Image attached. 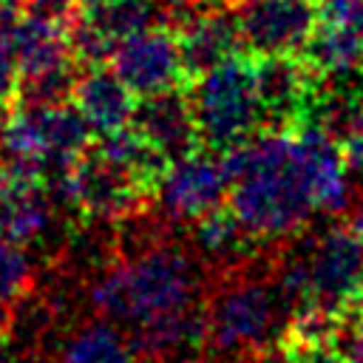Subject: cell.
Here are the masks:
<instances>
[{
	"label": "cell",
	"mask_w": 363,
	"mask_h": 363,
	"mask_svg": "<svg viewBox=\"0 0 363 363\" xmlns=\"http://www.w3.org/2000/svg\"><path fill=\"white\" fill-rule=\"evenodd\" d=\"M230 167L227 207L255 241H284L318 213L303 142L295 128L258 130L224 150Z\"/></svg>",
	"instance_id": "cell-1"
},
{
	"label": "cell",
	"mask_w": 363,
	"mask_h": 363,
	"mask_svg": "<svg viewBox=\"0 0 363 363\" xmlns=\"http://www.w3.org/2000/svg\"><path fill=\"white\" fill-rule=\"evenodd\" d=\"M199 289V267L184 250L150 244L105 269L91 286V303L105 320L130 332L156 318L196 306Z\"/></svg>",
	"instance_id": "cell-2"
},
{
	"label": "cell",
	"mask_w": 363,
	"mask_h": 363,
	"mask_svg": "<svg viewBox=\"0 0 363 363\" xmlns=\"http://www.w3.org/2000/svg\"><path fill=\"white\" fill-rule=\"evenodd\" d=\"M275 284L289 312L301 303L349 312L363 303V238L352 224H329L284 258Z\"/></svg>",
	"instance_id": "cell-3"
},
{
	"label": "cell",
	"mask_w": 363,
	"mask_h": 363,
	"mask_svg": "<svg viewBox=\"0 0 363 363\" xmlns=\"http://www.w3.org/2000/svg\"><path fill=\"white\" fill-rule=\"evenodd\" d=\"M91 128L74 102H26L6 116L0 133V170L26 173L54 184L88 150Z\"/></svg>",
	"instance_id": "cell-4"
},
{
	"label": "cell",
	"mask_w": 363,
	"mask_h": 363,
	"mask_svg": "<svg viewBox=\"0 0 363 363\" xmlns=\"http://www.w3.org/2000/svg\"><path fill=\"white\" fill-rule=\"evenodd\" d=\"M207 343L224 357H258L272 349L286 326L289 306L278 284L235 278L207 303Z\"/></svg>",
	"instance_id": "cell-5"
},
{
	"label": "cell",
	"mask_w": 363,
	"mask_h": 363,
	"mask_svg": "<svg viewBox=\"0 0 363 363\" xmlns=\"http://www.w3.org/2000/svg\"><path fill=\"white\" fill-rule=\"evenodd\" d=\"M201 147L230 150L264 130V111L255 88V62L241 54L193 77L187 91Z\"/></svg>",
	"instance_id": "cell-6"
},
{
	"label": "cell",
	"mask_w": 363,
	"mask_h": 363,
	"mask_svg": "<svg viewBox=\"0 0 363 363\" xmlns=\"http://www.w3.org/2000/svg\"><path fill=\"white\" fill-rule=\"evenodd\" d=\"M9 31L26 102H65L77 82L71 68L77 57L65 23L37 17L23 9Z\"/></svg>",
	"instance_id": "cell-7"
},
{
	"label": "cell",
	"mask_w": 363,
	"mask_h": 363,
	"mask_svg": "<svg viewBox=\"0 0 363 363\" xmlns=\"http://www.w3.org/2000/svg\"><path fill=\"white\" fill-rule=\"evenodd\" d=\"M51 190L57 204L77 210L88 221H125L136 216L142 199L150 196L128 173L108 164L94 150H88L62 179H57Z\"/></svg>",
	"instance_id": "cell-8"
},
{
	"label": "cell",
	"mask_w": 363,
	"mask_h": 363,
	"mask_svg": "<svg viewBox=\"0 0 363 363\" xmlns=\"http://www.w3.org/2000/svg\"><path fill=\"white\" fill-rule=\"evenodd\" d=\"M230 167L224 153L196 147L167 164L156 184L159 207L173 221H199L230 199Z\"/></svg>",
	"instance_id": "cell-9"
},
{
	"label": "cell",
	"mask_w": 363,
	"mask_h": 363,
	"mask_svg": "<svg viewBox=\"0 0 363 363\" xmlns=\"http://www.w3.org/2000/svg\"><path fill=\"white\" fill-rule=\"evenodd\" d=\"M233 17L250 54L298 57L318 26V6L312 0H235Z\"/></svg>",
	"instance_id": "cell-10"
},
{
	"label": "cell",
	"mask_w": 363,
	"mask_h": 363,
	"mask_svg": "<svg viewBox=\"0 0 363 363\" xmlns=\"http://www.w3.org/2000/svg\"><path fill=\"white\" fill-rule=\"evenodd\" d=\"M108 62L139 99L173 91L187 77L179 51V37L156 26L119 40Z\"/></svg>",
	"instance_id": "cell-11"
},
{
	"label": "cell",
	"mask_w": 363,
	"mask_h": 363,
	"mask_svg": "<svg viewBox=\"0 0 363 363\" xmlns=\"http://www.w3.org/2000/svg\"><path fill=\"white\" fill-rule=\"evenodd\" d=\"M320 77L298 57H258L255 88L264 111V128L286 130L306 119Z\"/></svg>",
	"instance_id": "cell-12"
},
{
	"label": "cell",
	"mask_w": 363,
	"mask_h": 363,
	"mask_svg": "<svg viewBox=\"0 0 363 363\" xmlns=\"http://www.w3.org/2000/svg\"><path fill=\"white\" fill-rule=\"evenodd\" d=\"M54 190L45 179L0 170V238L11 244L40 241L54 221Z\"/></svg>",
	"instance_id": "cell-13"
},
{
	"label": "cell",
	"mask_w": 363,
	"mask_h": 363,
	"mask_svg": "<svg viewBox=\"0 0 363 363\" xmlns=\"http://www.w3.org/2000/svg\"><path fill=\"white\" fill-rule=\"evenodd\" d=\"M130 125L167 162L201 147L199 128H196V119H193V108H190L187 91H182V88L162 91V94H153V96H142Z\"/></svg>",
	"instance_id": "cell-14"
},
{
	"label": "cell",
	"mask_w": 363,
	"mask_h": 363,
	"mask_svg": "<svg viewBox=\"0 0 363 363\" xmlns=\"http://www.w3.org/2000/svg\"><path fill=\"white\" fill-rule=\"evenodd\" d=\"M71 99L96 136L130 125L139 105L136 94L116 77V71H105L99 65H91V71L77 77Z\"/></svg>",
	"instance_id": "cell-15"
},
{
	"label": "cell",
	"mask_w": 363,
	"mask_h": 363,
	"mask_svg": "<svg viewBox=\"0 0 363 363\" xmlns=\"http://www.w3.org/2000/svg\"><path fill=\"white\" fill-rule=\"evenodd\" d=\"M176 37H179V51H182L187 77H199L216 68L218 62L235 57L241 48L235 17L218 9H204L190 14Z\"/></svg>",
	"instance_id": "cell-16"
},
{
	"label": "cell",
	"mask_w": 363,
	"mask_h": 363,
	"mask_svg": "<svg viewBox=\"0 0 363 363\" xmlns=\"http://www.w3.org/2000/svg\"><path fill=\"white\" fill-rule=\"evenodd\" d=\"M303 62L320 79H346L363 74V23L318 20L303 48Z\"/></svg>",
	"instance_id": "cell-17"
},
{
	"label": "cell",
	"mask_w": 363,
	"mask_h": 363,
	"mask_svg": "<svg viewBox=\"0 0 363 363\" xmlns=\"http://www.w3.org/2000/svg\"><path fill=\"white\" fill-rule=\"evenodd\" d=\"M130 340L139 352V357L153 360H167L193 352L201 340H207V315L204 306L196 303L190 309L156 318L145 326L130 329Z\"/></svg>",
	"instance_id": "cell-18"
},
{
	"label": "cell",
	"mask_w": 363,
	"mask_h": 363,
	"mask_svg": "<svg viewBox=\"0 0 363 363\" xmlns=\"http://www.w3.org/2000/svg\"><path fill=\"white\" fill-rule=\"evenodd\" d=\"M57 363H139V352L122 326L102 318L71 332L60 346Z\"/></svg>",
	"instance_id": "cell-19"
},
{
	"label": "cell",
	"mask_w": 363,
	"mask_h": 363,
	"mask_svg": "<svg viewBox=\"0 0 363 363\" xmlns=\"http://www.w3.org/2000/svg\"><path fill=\"white\" fill-rule=\"evenodd\" d=\"M193 241L207 261L224 264V267L247 258L250 244H255V238L238 224V218L230 213L227 204L193 221Z\"/></svg>",
	"instance_id": "cell-20"
},
{
	"label": "cell",
	"mask_w": 363,
	"mask_h": 363,
	"mask_svg": "<svg viewBox=\"0 0 363 363\" xmlns=\"http://www.w3.org/2000/svg\"><path fill=\"white\" fill-rule=\"evenodd\" d=\"M88 17L113 40H125L136 31L156 26V0H102L94 3Z\"/></svg>",
	"instance_id": "cell-21"
},
{
	"label": "cell",
	"mask_w": 363,
	"mask_h": 363,
	"mask_svg": "<svg viewBox=\"0 0 363 363\" xmlns=\"http://www.w3.org/2000/svg\"><path fill=\"white\" fill-rule=\"evenodd\" d=\"M31 284V264L20 244L0 238V295L14 301Z\"/></svg>",
	"instance_id": "cell-22"
},
{
	"label": "cell",
	"mask_w": 363,
	"mask_h": 363,
	"mask_svg": "<svg viewBox=\"0 0 363 363\" xmlns=\"http://www.w3.org/2000/svg\"><path fill=\"white\" fill-rule=\"evenodd\" d=\"M20 91V68L11 45L9 26L0 23V105H9Z\"/></svg>",
	"instance_id": "cell-23"
},
{
	"label": "cell",
	"mask_w": 363,
	"mask_h": 363,
	"mask_svg": "<svg viewBox=\"0 0 363 363\" xmlns=\"http://www.w3.org/2000/svg\"><path fill=\"white\" fill-rule=\"evenodd\" d=\"M23 9L37 17L57 20V23H68V17H71V0H26Z\"/></svg>",
	"instance_id": "cell-24"
},
{
	"label": "cell",
	"mask_w": 363,
	"mask_h": 363,
	"mask_svg": "<svg viewBox=\"0 0 363 363\" xmlns=\"http://www.w3.org/2000/svg\"><path fill=\"white\" fill-rule=\"evenodd\" d=\"M11 329V312H9V298L0 295V340L9 335Z\"/></svg>",
	"instance_id": "cell-25"
},
{
	"label": "cell",
	"mask_w": 363,
	"mask_h": 363,
	"mask_svg": "<svg viewBox=\"0 0 363 363\" xmlns=\"http://www.w3.org/2000/svg\"><path fill=\"white\" fill-rule=\"evenodd\" d=\"M352 227L357 230V235L363 238V199H360V204H357V210H354V218H352Z\"/></svg>",
	"instance_id": "cell-26"
},
{
	"label": "cell",
	"mask_w": 363,
	"mask_h": 363,
	"mask_svg": "<svg viewBox=\"0 0 363 363\" xmlns=\"http://www.w3.org/2000/svg\"><path fill=\"white\" fill-rule=\"evenodd\" d=\"M159 6H173V9H187V6H196L199 0H156Z\"/></svg>",
	"instance_id": "cell-27"
},
{
	"label": "cell",
	"mask_w": 363,
	"mask_h": 363,
	"mask_svg": "<svg viewBox=\"0 0 363 363\" xmlns=\"http://www.w3.org/2000/svg\"><path fill=\"white\" fill-rule=\"evenodd\" d=\"M3 108H6V105H0V133H3V125H6V116H9Z\"/></svg>",
	"instance_id": "cell-28"
},
{
	"label": "cell",
	"mask_w": 363,
	"mask_h": 363,
	"mask_svg": "<svg viewBox=\"0 0 363 363\" xmlns=\"http://www.w3.org/2000/svg\"><path fill=\"white\" fill-rule=\"evenodd\" d=\"M82 3H91L94 6V3H102V0H82Z\"/></svg>",
	"instance_id": "cell-29"
}]
</instances>
